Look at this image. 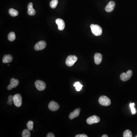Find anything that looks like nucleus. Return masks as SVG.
Segmentation results:
<instances>
[{"label": "nucleus", "mask_w": 137, "mask_h": 137, "mask_svg": "<svg viewBox=\"0 0 137 137\" xmlns=\"http://www.w3.org/2000/svg\"><path fill=\"white\" fill-rule=\"evenodd\" d=\"M90 27L93 34L96 36H100L103 33L102 28L97 24H91Z\"/></svg>", "instance_id": "nucleus-1"}, {"label": "nucleus", "mask_w": 137, "mask_h": 137, "mask_svg": "<svg viewBox=\"0 0 137 137\" xmlns=\"http://www.w3.org/2000/svg\"><path fill=\"white\" fill-rule=\"evenodd\" d=\"M99 103L103 106H109L111 104V101L109 98L105 96H102L99 97Z\"/></svg>", "instance_id": "nucleus-2"}, {"label": "nucleus", "mask_w": 137, "mask_h": 137, "mask_svg": "<svg viewBox=\"0 0 137 137\" xmlns=\"http://www.w3.org/2000/svg\"><path fill=\"white\" fill-rule=\"evenodd\" d=\"M78 58L75 55H70L67 57L65 61V63L68 66H72L77 61Z\"/></svg>", "instance_id": "nucleus-3"}, {"label": "nucleus", "mask_w": 137, "mask_h": 137, "mask_svg": "<svg viewBox=\"0 0 137 137\" xmlns=\"http://www.w3.org/2000/svg\"><path fill=\"white\" fill-rule=\"evenodd\" d=\"M13 102L15 106L20 107L22 105V98L20 94H17L13 96Z\"/></svg>", "instance_id": "nucleus-4"}, {"label": "nucleus", "mask_w": 137, "mask_h": 137, "mask_svg": "<svg viewBox=\"0 0 137 137\" xmlns=\"http://www.w3.org/2000/svg\"><path fill=\"white\" fill-rule=\"evenodd\" d=\"M133 75V72L131 70L128 71L127 73H121L120 78L121 81H127L129 80Z\"/></svg>", "instance_id": "nucleus-5"}, {"label": "nucleus", "mask_w": 137, "mask_h": 137, "mask_svg": "<svg viewBox=\"0 0 137 137\" xmlns=\"http://www.w3.org/2000/svg\"><path fill=\"white\" fill-rule=\"evenodd\" d=\"M35 85L37 89L39 91H43L46 89V84L42 81L39 80L36 81L35 83Z\"/></svg>", "instance_id": "nucleus-6"}, {"label": "nucleus", "mask_w": 137, "mask_h": 137, "mask_svg": "<svg viewBox=\"0 0 137 137\" xmlns=\"http://www.w3.org/2000/svg\"><path fill=\"white\" fill-rule=\"evenodd\" d=\"M100 119L99 117L96 115H93L89 117L87 119V122L89 125H92L94 123H97L100 121Z\"/></svg>", "instance_id": "nucleus-7"}, {"label": "nucleus", "mask_w": 137, "mask_h": 137, "mask_svg": "<svg viewBox=\"0 0 137 137\" xmlns=\"http://www.w3.org/2000/svg\"><path fill=\"white\" fill-rule=\"evenodd\" d=\"M47 43L44 41H40L38 42L34 46V49L35 50L39 51L43 50L46 47Z\"/></svg>", "instance_id": "nucleus-8"}, {"label": "nucleus", "mask_w": 137, "mask_h": 137, "mask_svg": "<svg viewBox=\"0 0 137 137\" xmlns=\"http://www.w3.org/2000/svg\"><path fill=\"white\" fill-rule=\"evenodd\" d=\"M49 109L52 111H55L59 109V105L54 101H51L48 105Z\"/></svg>", "instance_id": "nucleus-9"}, {"label": "nucleus", "mask_w": 137, "mask_h": 137, "mask_svg": "<svg viewBox=\"0 0 137 137\" xmlns=\"http://www.w3.org/2000/svg\"><path fill=\"white\" fill-rule=\"evenodd\" d=\"M19 84V81L18 80L12 78L11 79L10 83L7 87V89L9 90H11L13 88L17 87Z\"/></svg>", "instance_id": "nucleus-10"}, {"label": "nucleus", "mask_w": 137, "mask_h": 137, "mask_svg": "<svg viewBox=\"0 0 137 137\" xmlns=\"http://www.w3.org/2000/svg\"><path fill=\"white\" fill-rule=\"evenodd\" d=\"M115 3L113 1H111L107 4L105 8V10L107 12H111L114 10Z\"/></svg>", "instance_id": "nucleus-11"}, {"label": "nucleus", "mask_w": 137, "mask_h": 137, "mask_svg": "<svg viewBox=\"0 0 137 137\" xmlns=\"http://www.w3.org/2000/svg\"><path fill=\"white\" fill-rule=\"evenodd\" d=\"M56 23L58 26V29L59 30L62 31L64 29L65 24L63 20L61 19H57L56 20Z\"/></svg>", "instance_id": "nucleus-12"}, {"label": "nucleus", "mask_w": 137, "mask_h": 137, "mask_svg": "<svg viewBox=\"0 0 137 137\" xmlns=\"http://www.w3.org/2000/svg\"><path fill=\"white\" fill-rule=\"evenodd\" d=\"M80 112H81V109L79 108L75 110L73 112H71L69 115V119L71 120H72L74 119L75 118L77 117L80 115Z\"/></svg>", "instance_id": "nucleus-13"}, {"label": "nucleus", "mask_w": 137, "mask_h": 137, "mask_svg": "<svg viewBox=\"0 0 137 137\" xmlns=\"http://www.w3.org/2000/svg\"><path fill=\"white\" fill-rule=\"evenodd\" d=\"M27 8H28L27 13L29 15H31V16L35 15L36 12H35V10L34 9V8H33V4L32 3H29L28 5Z\"/></svg>", "instance_id": "nucleus-14"}, {"label": "nucleus", "mask_w": 137, "mask_h": 137, "mask_svg": "<svg viewBox=\"0 0 137 137\" xmlns=\"http://www.w3.org/2000/svg\"><path fill=\"white\" fill-rule=\"evenodd\" d=\"M102 55L99 53H97L95 54L94 56V59L95 64L97 65H99L101 63L102 61Z\"/></svg>", "instance_id": "nucleus-15"}, {"label": "nucleus", "mask_w": 137, "mask_h": 137, "mask_svg": "<svg viewBox=\"0 0 137 137\" xmlns=\"http://www.w3.org/2000/svg\"><path fill=\"white\" fill-rule=\"evenodd\" d=\"M13 60V57L11 55H5L3 57L2 62L4 63H7L12 62Z\"/></svg>", "instance_id": "nucleus-16"}, {"label": "nucleus", "mask_w": 137, "mask_h": 137, "mask_svg": "<svg viewBox=\"0 0 137 137\" xmlns=\"http://www.w3.org/2000/svg\"><path fill=\"white\" fill-rule=\"evenodd\" d=\"M8 12H9V14L11 16H13V17H15L16 16H18V11L16 10H15L13 8H10L9 9Z\"/></svg>", "instance_id": "nucleus-17"}, {"label": "nucleus", "mask_w": 137, "mask_h": 137, "mask_svg": "<svg viewBox=\"0 0 137 137\" xmlns=\"http://www.w3.org/2000/svg\"><path fill=\"white\" fill-rule=\"evenodd\" d=\"M8 39L11 42H13L16 39V35L14 32H10L8 35Z\"/></svg>", "instance_id": "nucleus-18"}, {"label": "nucleus", "mask_w": 137, "mask_h": 137, "mask_svg": "<svg viewBox=\"0 0 137 137\" xmlns=\"http://www.w3.org/2000/svg\"><path fill=\"white\" fill-rule=\"evenodd\" d=\"M73 86L74 87H75L76 90L78 91H80L82 89V87H83V86L81 84L80 82H78V81L75 82L74 84L73 85Z\"/></svg>", "instance_id": "nucleus-19"}, {"label": "nucleus", "mask_w": 137, "mask_h": 137, "mask_svg": "<svg viewBox=\"0 0 137 137\" xmlns=\"http://www.w3.org/2000/svg\"><path fill=\"white\" fill-rule=\"evenodd\" d=\"M23 137H30L31 136V133L28 129H25L23 130L22 134Z\"/></svg>", "instance_id": "nucleus-20"}, {"label": "nucleus", "mask_w": 137, "mask_h": 137, "mask_svg": "<svg viewBox=\"0 0 137 137\" xmlns=\"http://www.w3.org/2000/svg\"><path fill=\"white\" fill-rule=\"evenodd\" d=\"M58 3V0H52L50 2V6L52 8H55L56 7Z\"/></svg>", "instance_id": "nucleus-21"}, {"label": "nucleus", "mask_w": 137, "mask_h": 137, "mask_svg": "<svg viewBox=\"0 0 137 137\" xmlns=\"http://www.w3.org/2000/svg\"><path fill=\"white\" fill-rule=\"evenodd\" d=\"M123 136L124 137H132V134L130 130H126L123 134Z\"/></svg>", "instance_id": "nucleus-22"}, {"label": "nucleus", "mask_w": 137, "mask_h": 137, "mask_svg": "<svg viewBox=\"0 0 137 137\" xmlns=\"http://www.w3.org/2000/svg\"><path fill=\"white\" fill-rule=\"evenodd\" d=\"M34 123L32 121H29L27 123V127L29 131H32L33 129Z\"/></svg>", "instance_id": "nucleus-23"}, {"label": "nucleus", "mask_w": 137, "mask_h": 137, "mask_svg": "<svg viewBox=\"0 0 137 137\" xmlns=\"http://www.w3.org/2000/svg\"><path fill=\"white\" fill-rule=\"evenodd\" d=\"M135 103H132L130 104L129 105V107L131 108V111L132 112V114H135L136 113V110L135 108Z\"/></svg>", "instance_id": "nucleus-24"}, {"label": "nucleus", "mask_w": 137, "mask_h": 137, "mask_svg": "<svg viewBox=\"0 0 137 137\" xmlns=\"http://www.w3.org/2000/svg\"><path fill=\"white\" fill-rule=\"evenodd\" d=\"M88 136L85 134H81V135H78L75 136V137H88Z\"/></svg>", "instance_id": "nucleus-25"}, {"label": "nucleus", "mask_w": 137, "mask_h": 137, "mask_svg": "<svg viewBox=\"0 0 137 137\" xmlns=\"http://www.w3.org/2000/svg\"><path fill=\"white\" fill-rule=\"evenodd\" d=\"M47 137H55V136L54 135V134H53V133H48L47 134Z\"/></svg>", "instance_id": "nucleus-26"}, {"label": "nucleus", "mask_w": 137, "mask_h": 137, "mask_svg": "<svg viewBox=\"0 0 137 137\" xmlns=\"http://www.w3.org/2000/svg\"><path fill=\"white\" fill-rule=\"evenodd\" d=\"M8 99L9 101H13V96L12 95L9 96L8 97Z\"/></svg>", "instance_id": "nucleus-27"}, {"label": "nucleus", "mask_w": 137, "mask_h": 137, "mask_svg": "<svg viewBox=\"0 0 137 137\" xmlns=\"http://www.w3.org/2000/svg\"><path fill=\"white\" fill-rule=\"evenodd\" d=\"M12 101H7V104H8V105H12Z\"/></svg>", "instance_id": "nucleus-28"}, {"label": "nucleus", "mask_w": 137, "mask_h": 137, "mask_svg": "<svg viewBox=\"0 0 137 137\" xmlns=\"http://www.w3.org/2000/svg\"><path fill=\"white\" fill-rule=\"evenodd\" d=\"M102 137H108V136L107 135H103V136H102Z\"/></svg>", "instance_id": "nucleus-29"}, {"label": "nucleus", "mask_w": 137, "mask_h": 137, "mask_svg": "<svg viewBox=\"0 0 137 137\" xmlns=\"http://www.w3.org/2000/svg\"><path fill=\"white\" fill-rule=\"evenodd\" d=\"M136 137H137V136H136Z\"/></svg>", "instance_id": "nucleus-30"}]
</instances>
